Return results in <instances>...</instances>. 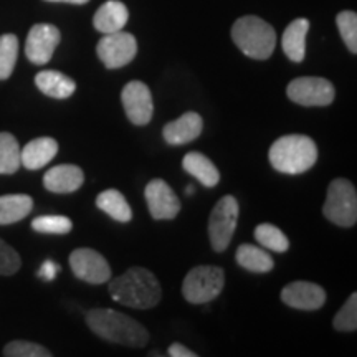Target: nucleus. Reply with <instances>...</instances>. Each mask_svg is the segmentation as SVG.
<instances>
[{
  "instance_id": "nucleus-1",
  "label": "nucleus",
  "mask_w": 357,
  "mask_h": 357,
  "mask_svg": "<svg viewBox=\"0 0 357 357\" xmlns=\"http://www.w3.org/2000/svg\"><path fill=\"white\" fill-rule=\"evenodd\" d=\"M86 324L98 337L114 344L144 347L149 342V333L144 326L123 312L108 307L88 311Z\"/></svg>"
},
{
  "instance_id": "nucleus-2",
  "label": "nucleus",
  "mask_w": 357,
  "mask_h": 357,
  "mask_svg": "<svg viewBox=\"0 0 357 357\" xmlns=\"http://www.w3.org/2000/svg\"><path fill=\"white\" fill-rule=\"evenodd\" d=\"M111 298L134 310H151L160 301L162 289L155 276L141 266L129 268L126 273L109 283Z\"/></svg>"
},
{
  "instance_id": "nucleus-3",
  "label": "nucleus",
  "mask_w": 357,
  "mask_h": 357,
  "mask_svg": "<svg viewBox=\"0 0 357 357\" xmlns=\"http://www.w3.org/2000/svg\"><path fill=\"white\" fill-rule=\"evenodd\" d=\"M268 159L278 172L298 176L314 166L318 160V147L311 137L303 134H288L271 144Z\"/></svg>"
},
{
  "instance_id": "nucleus-4",
  "label": "nucleus",
  "mask_w": 357,
  "mask_h": 357,
  "mask_svg": "<svg viewBox=\"0 0 357 357\" xmlns=\"http://www.w3.org/2000/svg\"><path fill=\"white\" fill-rule=\"evenodd\" d=\"M231 40L243 55L266 60L276 47V32L270 24L255 15L240 17L231 26Z\"/></svg>"
},
{
  "instance_id": "nucleus-5",
  "label": "nucleus",
  "mask_w": 357,
  "mask_h": 357,
  "mask_svg": "<svg viewBox=\"0 0 357 357\" xmlns=\"http://www.w3.org/2000/svg\"><path fill=\"white\" fill-rule=\"evenodd\" d=\"M323 213L339 227H352L357 222V192L347 178H334L329 184Z\"/></svg>"
},
{
  "instance_id": "nucleus-6",
  "label": "nucleus",
  "mask_w": 357,
  "mask_h": 357,
  "mask_svg": "<svg viewBox=\"0 0 357 357\" xmlns=\"http://www.w3.org/2000/svg\"><path fill=\"white\" fill-rule=\"evenodd\" d=\"M225 284V275L218 266H195L187 273L182 284V294L192 305H205L218 298Z\"/></svg>"
},
{
  "instance_id": "nucleus-7",
  "label": "nucleus",
  "mask_w": 357,
  "mask_h": 357,
  "mask_svg": "<svg viewBox=\"0 0 357 357\" xmlns=\"http://www.w3.org/2000/svg\"><path fill=\"white\" fill-rule=\"evenodd\" d=\"M240 207L234 195H225L213 207L208 220V238L217 253L225 252L231 242V236L238 222Z\"/></svg>"
},
{
  "instance_id": "nucleus-8",
  "label": "nucleus",
  "mask_w": 357,
  "mask_h": 357,
  "mask_svg": "<svg viewBox=\"0 0 357 357\" xmlns=\"http://www.w3.org/2000/svg\"><path fill=\"white\" fill-rule=\"evenodd\" d=\"M96 53L108 70H118L131 63L137 53V42L134 35L123 32L106 33L96 45Z\"/></svg>"
},
{
  "instance_id": "nucleus-9",
  "label": "nucleus",
  "mask_w": 357,
  "mask_h": 357,
  "mask_svg": "<svg viewBox=\"0 0 357 357\" xmlns=\"http://www.w3.org/2000/svg\"><path fill=\"white\" fill-rule=\"evenodd\" d=\"M287 95L293 102L301 106H328L334 101L336 91L333 83L326 78L303 77L288 84Z\"/></svg>"
},
{
  "instance_id": "nucleus-10",
  "label": "nucleus",
  "mask_w": 357,
  "mask_h": 357,
  "mask_svg": "<svg viewBox=\"0 0 357 357\" xmlns=\"http://www.w3.org/2000/svg\"><path fill=\"white\" fill-rule=\"evenodd\" d=\"M70 268L78 280L89 284H102L111 278L109 263L91 248H78L70 255Z\"/></svg>"
},
{
  "instance_id": "nucleus-11",
  "label": "nucleus",
  "mask_w": 357,
  "mask_h": 357,
  "mask_svg": "<svg viewBox=\"0 0 357 357\" xmlns=\"http://www.w3.org/2000/svg\"><path fill=\"white\" fill-rule=\"evenodd\" d=\"M121 101L128 119L136 126H146L154 114V101L151 89L142 82H129L123 88Z\"/></svg>"
},
{
  "instance_id": "nucleus-12",
  "label": "nucleus",
  "mask_w": 357,
  "mask_h": 357,
  "mask_svg": "<svg viewBox=\"0 0 357 357\" xmlns=\"http://www.w3.org/2000/svg\"><path fill=\"white\" fill-rule=\"evenodd\" d=\"M61 35L52 24H37L30 29L25 42V55L33 65H47L52 60Z\"/></svg>"
},
{
  "instance_id": "nucleus-13",
  "label": "nucleus",
  "mask_w": 357,
  "mask_h": 357,
  "mask_svg": "<svg viewBox=\"0 0 357 357\" xmlns=\"http://www.w3.org/2000/svg\"><path fill=\"white\" fill-rule=\"evenodd\" d=\"M144 197L149 213L155 220H172L181 212V200L162 178H153L146 185Z\"/></svg>"
},
{
  "instance_id": "nucleus-14",
  "label": "nucleus",
  "mask_w": 357,
  "mask_h": 357,
  "mask_svg": "<svg viewBox=\"0 0 357 357\" xmlns=\"http://www.w3.org/2000/svg\"><path fill=\"white\" fill-rule=\"evenodd\" d=\"M281 301L301 311H316L324 306L326 291L311 281H293L281 289Z\"/></svg>"
},
{
  "instance_id": "nucleus-15",
  "label": "nucleus",
  "mask_w": 357,
  "mask_h": 357,
  "mask_svg": "<svg viewBox=\"0 0 357 357\" xmlns=\"http://www.w3.org/2000/svg\"><path fill=\"white\" fill-rule=\"evenodd\" d=\"M84 182V174L75 164H60L48 169L43 176V187L53 194L77 192Z\"/></svg>"
},
{
  "instance_id": "nucleus-16",
  "label": "nucleus",
  "mask_w": 357,
  "mask_h": 357,
  "mask_svg": "<svg viewBox=\"0 0 357 357\" xmlns=\"http://www.w3.org/2000/svg\"><path fill=\"white\" fill-rule=\"evenodd\" d=\"M202 129L204 119L200 118V114L189 111V113H184L176 121L167 123L162 129V136L167 144L182 146L197 139L200 134H202Z\"/></svg>"
},
{
  "instance_id": "nucleus-17",
  "label": "nucleus",
  "mask_w": 357,
  "mask_h": 357,
  "mask_svg": "<svg viewBox=\"0 0 357 357\" xmlns=\"http://www.w3.org/2000/svg\"><path fill=\"white\" fill-rule=\"evenodd\" d=\"M56 154L58 142L53 137H37L20 151V162L29 171H37L52 162Z\"/></svg>"
},
{
  "instance_id": "nucleus-18",
  "label": "nucleus",
  "mask_w": 357,
  "mask_h": 357,
  "mask_svg": "<svg viewBox=\"0 0 357 357\" xmlns=\"http://www.w3.org/2000/svg\"><path fill=\"white\" fill-rule=\"evenodd\" d=\"M129 20L128 7L119 0H108L98 8L93 25L101 33H114L123 30Z\"/></svg>"
},
{
  "instance_id": "nucleus-19",
  "label": "nucleus",
  "mask_w": 357,
  "mask_h": 357,
  "mask_svg": "<svg viewBox=\"0 0 357 357\" xmlns=\"http://www.w3.org/2000/svg\"><path fill=\"white\" fill-rule=\"evenodd\" d=\"M35 84L45 96L53 100H66L77 91V83L55 70H43L35 77Z\"/></svg>"
},
{
  "instance_id": "nucleus-20",
  "label": "nucleus",
  "mask_w": 357,
  "mask_h": 357,
  "mask_svg": "<svg viewBox=\"0 0 357 357\" xmlns=\"http://www.w3.org/2000/svg\"><path fill=\"white\" fill-rule=\"evenodd\" d=\"M310 32V20L296 19L287 26L283 33V52L294 63H301L306 56V35Z\"/></svg>"
},
{
  "instance_id": "nucleus-21",
  "label": "nucleus",
  "mask_w": 357,
  "mask_h": 357,
  "mask_svg": "<svg viewBox=\"0 0 357 357\" xmlns=\"http://www.w3.org/2000/svg\"><path fill=\"white\" fill-rule=\"evenodd\" d=\"M182 167L205 187H215L220 182V172H218L215 164L207 155L197 153V151H192V153L184 155Z\"/></svg>"
},
{
  "instance_id": "nucleus-22",
  "label": "nucleus",
  "mask_w": 357,
  "mask_h": 357,
  "mask_svg": "<svg viewBox=\"0 0 357 357\" xmlns=\"http://www.w3.org/2000/svg\"><path fill=\"white\" fill-rule=\"evenodd\" d=\"M33 208V199L25 194H10L0 197V225L17 223L29 215Z\"/></svg>"
},
{
  "instance_id": "nucleus-23",
  "label": "nucleus",
  "mask_w": 357,
  "mask_h": 357,
  "mask_svg": "<svg viewBox=\"0 0 357 357\" xmlns=\"http://www.w3.org/2000/svg\"><path fill=\"white\" fill-rule=\"evenodd\" d=\"M235 258L240 266L248 271H253V273H268L275 266L273 258L268 255L265 250L257 247V245H240L235 253Z\"/></svg>"
},
{
  "instance_id": "nucleus-24",
  "label": "nucleus",
  "mask_w": 357,
  "mask_h": 357,
  "mask_svg": "<svg viewBox=\"0 0 357 357\" xmlns=\"http://www.w3.org/2000/svg\"><path fill=\"white\" fill-rule=\"evenodd\" d=\"M96 207L116 222L128 223L132 218V211L124 195L116 189L101 192L96 197Z\"/></svg>"
},
{
  "instance_id": "nucleus-25",
  "label": "nucleus",
  "mask_w": 357,
  "mask_h": 357,
  "mask_svg": "<svg viewBox=\"0 0 357 357\" xmlns=\"http://www.w3.org/2000/svg\"><path fill=\"white\" fill-rule=\"evenodd\" d=\"M20 166L19 141L10 132H0V176L15 174Z\"/></svg>"
},
{
  "instance_id": "nucleus-26",
  "label": "nucleus",
  "mask_w": 357,
  "mask_h": 357,
  "mask_svg": "<svg viewBox=\"0 0 357 357\" xmlns=\"http://www.w3.org/2000/svg\"><path fill=\"white\" fill-rule=\"evenodd\" d=\"M255 240L263 248L276 253H284L289 248L288 236L271 223H261L255 229Z\"/></svg>"
},
{
  "instance_id": "nucleus-27",
  "label": "nucleus",
  "mask_w": 357,
  "mask_h": 357,
  "mask_svg": "<svg viewBox=\"0 0 357 357\" xmlns=\"http://www.w3.org/2000/svg\"><path fill=\"white\" fill-rule=\"evenodd\" d=\"M19 56V38L12 33L0 37V82L10 78Z\"/></svg>"
},
{
  "instance_id": "nucleus-28",
  "label": "nucleus",
  "mask_w": 357,
  "mask_h": 357,
  "mask_svg": "<svg viewBox=\"0 0 357 357\" xmlns=\"http://www.w3.org/2000/svg\"><path fill=\"white\" fill-rule=\"evenodd\" d=\"M32 229L38 234L65 235L73 229V222L65 215H40L33 218Z\"/></svg>"
},
{
  "instance_id": "nucleus-29",
  "label": "nucleus",
  "mask_w": 357,
  "mask_h": 357,
  "mask_svg": "<svg viewBox=\"0 0 357 357\" xmlns=\"http://www.w3.org/2000/svg\"><path fill=\"white\" fill-rule=\"evenodd\" d=\"M333 326L336 331L341 333H354L357 329V294L352 293L344 306L334 316Z\"/></svg>"
},
{
  "instance_id": "nucleus-30",
  "label": "nucleus",
  "mask_w": 357,
  "mask_h": 357,
  "mask_svg": "<svg viewBox=\"0 0 357 357\" xmlns=\"http://www.w3.org/2000/svg\"><path fill=\"white\" fill-rule=\"evenodd\" d=\"M336 24L341 33L342 40H344L346 47L349 48L351 53H357V15L356 12L344 10L337 13Z\"/></svg>"
},
{
  "instance_id": "nucleus-31",
  "label": "nucleus",
  "mask_w": 357,
  "mask_h": 357,
  "mask_svg": "<svg viewBox=\"0 0 357 357\" xmlns=\"http://www.w3.org/2000/svg\"><path fill=\"white\" fill-rule=\"evenodd\" d=\"M3 356L7 357H52L47 347L29 341H12L3 347Z\"/></svg>"
},
{
  "instance_id": "nucleus-32",
  "label": "nucleus",
  "mask_w": 357,
  "mask_h": 357,
  "mask_svg": "<svg viewBox=\"0 0 357 357\" xmlns=\"http://www.w3.org/2000/svg\"><path fill=\"white\" fill-rule=\"evenodd\" d=\"M22 260L19 253L13 250L7 242L0 238V275L12 276L20 270Z\"/></svg>"
},
{
  "instance_id": "nucleus-33",
  "label": "nucleus",
  "mask_w": 357,
  "mask_h": 357,
  "mask_svg": "<svg viewBox=\"0 0 357 357\" xmlns=\"http://www.w3.org/2000/svg\"><path fill=\"white\" fill-rule=\"evenodd\" d=\"M60 271H61L60 265H56V263L52 261V260H47V261H43L42 266H40L38 278H42L45 281H53L56 278V275L60 273Z\"/></svg>"
},
{
  "instance_id": "nucleus-34",
  "label": "nucleus",
  "mask_w": 357,
  "mask_h": 357,
  "mask_svg": "<svg viewBox=\"0 0 357 357\" xmlns=\"http://www.w3.org/2000/svg\"><path fill=\"white\" fill-rule=\"evenodd\" d=\"M169 356L171 357H197L194 351H190L189 347L178 344V342H174V344L169 347Z\"/></svg>"
},
{
  "instance_id": "nucleus-35",
  "label": "nucleus",
  "mask_w": 357,
  "mask_h": 357,
  "mask_svg": "<svg viewBox=\"0 0 357 357\" xmlns=\"http://www.w3.org/2000/svg\"><path fill=\"white\" fill-rule=\"evenodd\" d=\"M47 2H65V3H73V6H83V3H88L89 0H47Z\"/></svg>"
},
{
  "instance_id": "nucleus-36",
  "label": "nucleus",
  "mask_w": 357,
  "mask_h": 357,
  "mask_svg": "<svg viewBox=\"0 0 357 357\" xmlns=\"http://www.w3.org/2000/svg\"><path fill=\"white\" fill-rule=\"evenodd\" d=\"M194 192H195V187H194V185H187V189H185V194H187V195L194 194Z\"/></svg>"
}]
</instances>
